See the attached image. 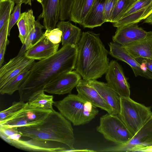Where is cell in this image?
Returning <instances> with one entry per match:
<instances>
[{
    "mask_svg": "<svg viewBox=\"0 0 152 152\" xmlns=\"http://www.w3.org/2000/svg\"><path fill=\"white\" fill-rule=\"evenodd\" d=\"M74 0H60L59 20L64 21L69 19L70 11Z\"/></svg>",
    "mask_w": 152,
    "mask_h": 152,
    "instance_id": "cell-31",
    "label": "cell"
},
{
    "mask_svg": "<svg viewBox=\"0 0 152 152\" xmlns=\"http://www.w3.org/2000/svg\"><path fill=\"white\" fill-rule=\"evenodd\" d=\"M95 0H74L71 8L69 20L82 25L85 18Z\"/></svg>",
    "mask_w": 152,
    "mask_h": 152,
    "instance_id": "cell-22",
    "label": "cell"
},
{
    "mask_svg": "<svg viewBox=\"0 0 152 152\" xmlns=\"http://www.w3.org/2000/svg\"><path fill=\"white\" fill-rule=\"evenodd\" d=\"M22 3L19 2L15 7L9 19L8 27V36L10 35L11 28L17 22L20 15L21 6Z\"/></svg>",
    "mask_w": 152,
    "mask_h": 152,
    "instance_id": "cell-33",
    "label": "cell"
},
{
    "mask_svg": "<svg viewBox=\"0 0 152 152\" xmlns=\"http://www.w3.org/2000/svg\"><path fill=\"white\" fill-rule=\"evenodd\" d=\"M76 88L77 92V95L79 97L109 114L113 113L111 106L103 99L97 91L88 84L87 81L81 79Z\"/></svg>",
    "mask_w": 152,
    "mask_h": 152,
    "instance_id": "cell-14",
    "label": "cell"
},
{
    "mask_svg": "<svg viewBox=\"0 0 152 152\" xmlns=\"http://www.w3.org/2000/svg\"><path fill=\"white\" fill-rule=\"evenodd\" d=\"M137 0H118L111 15L110 22L116 23L121 19L123 15Z\"/></svg>",
    "mask_w": 152,
    "mask_h": 152,
    "instance_id": "cell-27",
    "label": "cell"
},
{
    "mask_svg": "<svg viewBox=\"0 0 152 152\" xmlns=\"http://www.w3.org/2000/svg\"><path fill=\"white\" fill-rule=\"evenodd\" d=\"M152 12V3L147 7L129 15L117 22L113 23V25L117 28L130 24L137 23L145 20Z\"/></svg>",
    "mask_w": 152,
    "mask_h": 152,
    "instance_id": "cell-24",
    "label": "cell"
},
{
    "mask_svg": "<svg viewBox=\"0 0 152 152\" xmlns=\"http://www.w3.org/2000/svg\"><path fill=\"white\" fill-rule=\"evenodd\" d=\"M81 79V76L75 70L64 74L56 78L44 88L45 92L51 94H71Z\"/></svg>",
    "mask_w": 152,
    "mask_h": 152,
    "instance_id": "cell-12",
    "label": "cell"
},
{
    "mask_svg": "<svg viewBox=\"0 0 152 152\" xmlns=\"http://www.w3.org/2000/svg\"><path fill=\"white\" fill-rule=\"evenodd\" d=\"M12 1H13L15 3H16V4H18V2L19 0H12Z\"/></svg>",
    "mask_w": 152,
    "mask_h": 152,
    "instance_id": "cell-42",
    "label": "cell"
},
{
    "mask_svg": "<svg viewBox=\"0 0 152 152\" xmlns=\"http://www.w3.org/2000/svg\"><path fill=\"white\" fill-rule=\"evenodd\" d=\"M35 17L31 9L22 13L17 23L19 31L18 37L22 44L24 43L34 28Z\"/></svg>",
    "mask_w": 152,
    "mask_h": 152,
    "instance_id": "cell-23",
    "label": "cell"
},
{
    "mask_svg": "<svg viewBox=\"0 0 152 152\" xmlns=\"http://www.w3.org/2000/svg\"><path fill=\"white\" fill-rule=\"evenodd\" d=\"M53 105L75 126L88 123L99 112L90 102L71 94L62 100L54 101Z\"/></svg>",
    "mask_w": 152,
    "mask_h": 152,
    "instance_id": "cell-4",
    "label": "cell"
},
{
    "mask_svg": "<svg viewBox=\"0 0 152 152\" xmlns=\"http://www.w3.org/2000/svg\"><path fill=\"white\" fill-rule=\"evenodd\" d=\"M107 85L121 97H130V87L119 64L115 60L109 62L105 73Z\"/></svg>",
    "mask_w": 152,
    "mask_h": 152,
    "instance_id": "cell-9",
    "label": "cell"
},
{
    "mask_svg": "<svg viewBox=\"0 0 152 152\" xmlns=\"http://www.w3.org/2000/svg\"><path fill=\"white\" fill-rule=\"evenodd\" d=\"M60 0H44L41 4L42 12L39 18H43L46 30L56 28L59 19Z\"/></svg>",
    "mask_w": 152,
    "mask_h": 152,
    "instance_id": "cell-17",
    "label": "cell"
},
{
    "mask_svg": "<svg viewBox=\"0 0 152 152\" xmlns=\"http://www.w3.org/2000/svg\"><path fill=\"white\" fill-rule=\"evenodd\" d=\"M140 64H143L150 71L152 72V60L148 59L138 58H136Z\"/></svg>",
    "mask_w": 152,
    "mask_h": 152,
    "instance_id": "cell-37",
    "label": "cell"
},
{
    "mask_svg": "<svg viewBox=\"0 0 152 152\" xmlns=\"http://www.w3.org/2000/svg\"><path fill=\"white\" fill-rule=\"evenodd\" d=\"M28 102L20 101L14 102L8 108L1 111L0 113V123L10 118L26 106Z\"/></svg>",
    "mask_w": 152,
    "mask_h": 152,
    "instance_id": "cell-30",
    "label": "cell"
},
{
    "mask_svg": "<svg viewBox=\"0 0 152 152\" xmlns=\"http://www.w3.org/2000/svg\"><path fill=\"white\" fill-rule=\"evenodd\" d=\"M9 19L0 29V51L5 46L8 45L9 41L7 38Z\"/></svg>",
    "mask_w": 152,
    "mask_h": 152,
    "instance_id": "cell-36",
    "label": "cell"
},
{
    "mask_svg": "<svg viewBox=\"0 0 152 152\" xmlns=\"http://www.w3.org/2000/svg\"><path fill=\"white\" fill-rule=\"evenodd\" d=\"M26 139L46 142L66 146L74 151L75 137L70 122L59 112L52 110L41 122L31 125L14 127Z\"/></svg>",
    "mask_w": 152,
    "mask_h": 152,
    "instance_id": "cell-3",
    "label": "cell"
},
{
    "mask_svg": "<svg viewBox=\"0 0 152 152\" xmlns=\"http://www.w3.org/2000/svg\"><path fill=\"white\" fill-rule=\"evenodd\" d=\"M112 40L113 42L125 47L145 38L148 32L139 27L137 23L124 25L117 28Z\"/></svg>",
    "mask_w": 152,
    "mask_h": 152,
    "instance_id": "cell-13",
    "label": "cell"
},
{
    "mask_svg": "<svg viewBox=\"0 0 152 152\" xmlns=\"http://www.w3.org/2000/svg\"><path fill=\"white\" fill-rule=\"evenodd\" d=\"M152 3V0H138L130 9L123 15L121 19L129 15L147 7Z\"/></svg>",
    "mask_w": 152,
    "mask_h": 152,
    "instance_id": "cell-34",
    "label": "cell"
},
{
    "mask_svg": "<svg viewBox=\"0 0 152 152\" xmlns=\"http://www.w3.org/2000/svg\"><path fill=\"white\" fill-rule=\"evenodd\" d=\"M93 87L103 99L112 107V114L118 115L121 110V97L106 83L96 80L87 81Z\"/></svg>",
    "mask_w": 152,
    "mask_h": 152,
    "instance_id": "cell-16",
    "label": "cell"
},
{
    "mask_svg": "<svg viewBox=\"0 0 152 152\" xmlns=\"http://www.w3.org/2000/svg\"><path fill=\"white\" fill-rule=\"evenodd\" d=\"M8 144L19 149L29 151L57 152L61 150L57 145L46 142L21 138Z\"/></svg>",
    "mask_w": 152,
    "mask_h": 152,
    "instance_id": "cell-18",
    "label": "cell"
},
{
    "mask_svg": "<svg viewBox=\"0 0 152 152\" xmlns=\"http://www.w3.org/2000/svg\"><path fill=\"white\" fill-rule=\"evenodd\" d=\"M15 3L12 0H0V29L9 19Z\"/></svg>",
    "mask_w": 152,
    "mask_h": 152,
    "instance_id": "cell-29",
    "label": "cell"
},
{
    "mask_svg": "<svg viewBox=\"0 0 152 152\" xmlns=\"http://www.w3.org/2000/svg\"><path fill=\"white\" fill-rule=\"evenodd\" d=\"M109 54L112 57L128 64L132 68L135 77L141 76L152 80V72L143 64H140L131 56L122 46L114 42L109 44Z\"/></svg>",
    "mask_w": 152,
    "mask_h": 152,
    "instance_id": "cell-11",
    "label": "cell"
},
{
    "mask_svg": "<svg viewBox=\"0 0 152 152\" xmlns=\"http://www.w3.org/2000/svg\"><path fill=\"white\" fill-rule=\"evenodd\" d=\"M118 115L134 136L151 117L152 112L150 107L130 97H121V110Z\"/></svg>",
    "mask_w": 152,
    "mask_h": 152,
    "instance_id": "cell-5",
    "label": "cell"
},
{
    "mask_svg": "<svg viewBox=\"0 0 152 152\" xmlns=\"http://www.w3.org/2000/svg\"><path fill=\"white\" fill-rule=\"evenodd\" d=\"M96 130L105 139L116 145L126 144L134 136L118 115L112 114L102 116Z\"/></svg>",
    "mask_w": 152,
    "mask_h": 152,
    "instance_id": "cell-6",
    "label": "cell"
},
{
    "mask_svg": "<svg viewBox=\"0 0 152 152\" xmlns=\"http://www.w3.org/2000/svg\"><path fill=\"white\" fill-rule=\"evenodd\" d=\"M44 33L49 40L54 44H59L61 42L62 32L58 28L50 30H46Z\"/></svg>",
    "mask_w": 152,
    "mask_h": 152,
    "instance_id": "cell-32",
    "label": "cell"
},
{
    "mask_svg": "<svg viewBox=\"0 0 152 152\" xmlns=\"http://www.w3.org/2000/svg\"><path fill=\"white\" fill-rule=\"evenodd\" d=\"M143 23L152 24V12L144 20Z\"/></svg>",
    "mask_w": 152,
    "mask_h": 152,
    "instance_id": "cell-39",
    "label": "cell"
},
{
    "mask_svg": "<svg viewBox=\"0 0 152 152\" xmlns=\"http://www.w3.org/2000/svg\"><path fill=\"white\" fill-rule=\"evenodd\" d=\"M7 46H5L0 51V67H1L4 62V56Z\"/></svg>",
    "mask_w": 152,
    "mask_h": 152,
    "instance_id": "cell-38",
    "label": "cell"
},
{
    "mask_svg": "<svg viewBox=\"0 0 152 152\" xmlns=\"http://www.w3.org/2000/svg\"><path fill=\"white\" fill-rule=\"evenodd\" d=\"M152 146V115L126 144L105 148V152L143 151Z\"/></svg>",
    "mask_w": 152,
    "mask_h": 152,
    "instance_id": "cell-7",
    "label": "cell"
},
{
    "mask_svg": "<svg viewBox=\"0 0 152 152\" xmlns=\"http://www.w3.org/2000/svg\"><path fill=\"white\" fill-rule=\"evenodd\" d=\"M56 26L62 32V46L69 44L78 45L82 35L80 28L69 21H64L58 22Z\"/></svg>",
    "mask_w": 152,
    "mask_h": 152,
    "instance_id": "cell-21",
    "label": "cell"
},
{
    "mask_svg": "<svg viewBox=\"0 0 152 152\" xmlns=\"http://www.w3.org/2000/svg\"><path fill=\"white\" fill-rule=\"evenodd\" d=\"M53 96L45 93L43 90L38 91L33 94L28 102L30 105L47 110H53Z\"/></svg>",
    "mask_w": 152,
    "mask_h": 152,
    "instance_id": "cell-25",
    "label": "cell"
},
{
    "mask_svg": "<svg viewBox=\"0 0 152 152\" xmlns=\"http://www.w3.org/2000/svg\"><path fill=\"white\" fill-rule=\"evenodd\" d=\"M118 0H105L104 10L105 22H111V18L115 4Z\"/></svg>",
    "mask_w": 152,
    "mask_h": 152,
    "instance_id": "cell-35",
    "label": "cell"
},
{
    "mask_svg": "<svg viewBox=\"0 0 152 152\" xmlns=\"http://www.w3.org/2000/svg\"><path fill=\"white\" fill-rule=\"evenodd\" d=\"M38 2L40 3L41 4L43 2L44 0H36Z\"/></svg>",
    "mask_w": 152,
    "mask_h": 152,
    "instance_id": "cell-41",
    "label": "cell"
},
{
    "mask_svg": "<svg viewBox=\"0 0 152 152\" xmlns=\"http://www.w3.org/2000/svg\"><path fill=\"white\" fill-rule=\"evenodd\" d=\"M124 47L135 59L143 58L152 60V31L148 32L144 39Z\"/></svg>",
    "mask_w": 152,
    "mask_h": 152,
    "instance_id": "cell-19",
    "label": "cell"
},
{
    "mask_svg": "<svg viewBox=\"0 0 152 152\" xmlns=\"http://www.w3.org/2000/svg\"><path fill=\"white\" fill-rule=\"evenodd\" d=\"M32 0H19L18 3L20 2L22 4L24 3L25 4H28V5L31 6Z\"/></svg>",
    "mask_w": 152,
    "mask_h": 152,
    "instance_id": "cell-40",
    "label": "cell"
},
{
    "mask_svg": "<svg viewBox=\"0 0 152 152\" xmlns=\"http://www.w3.org/2000/svg\"><path fill=\"white\" fill-rule=\"evenodd\" d=\"M52 111L33 106L28 103L15 115L0 124L12 127L35 125L42 121Z\"/></svg>",
    "mask_w": 152,
    "mask_h": 152,
    "instance_id": "cell-8",
    "label": "cell"
},
{
    "mask_svg": "<svg viewBox=\"0 0 152 152\" xmlns=\"http://www.w3.org/2000/svg\"><path fill=\"white\" fill-rule=\"evenodd\" d=\"M77 54V45L69 44L51 56L35 62L18 90L20 101L28 102L33 94L43 90L48 84L74 69Z\"/></svg>",
    "mask_w": 152,
    "mask_h": 152,
    "instance_id": "cell-1",
    "label": "cell"
},
{
    "mask_svg": "<svg viewBox=\"0 0 152 152\" xmlns=\"http://www.w3.org/2000/svg\"><path fill=\"white\" fill-rule=\"evenodd\" d=\"M44 28H45L44 26L40 23L39 19L35 20L34 28L30 33L25 42L23 44L25 45L26 51L41 38L43 34L42 29Z\"/></svg>",
    "mask_w": 152,
    "mask_h": 152,
    "instance_id": "cell-28",
    "label": "cell"
},
{
    "mask_svg": "<svg viewBox=\"0 0 152 152\" xmlns=\"http://www.w3.org/2000/svg\"><path fill=\"white\" fill-rule=\"evenodd\" d=\"M35 60L24 55L18 56L11 59L0 69V87L9 82L26 69H30Z\"/></svg>",
    "mask_w": 152,
    "mask_h": 152,
    "instance_id": "cell-10",
    "label": "cell"
},
{
    "mask_svg": "<svg viewBox=\"0 0 152 152\" xmlns=\"http://www.w3.org/2000/svg\"><path fill=\"white\" fill-rule=\"evenodd\" d=\"M105 0H95L85 18L82 25L83 27L93 28L105 22L104 16Z\"/></svg>",
    "mask_w": 152,
    "mask_h": 152,
    "instance_id": "cell-20",
    "label": "cell"
},
{
    "mask_svg": "<svg viewBox=\"0 0 152 152\" xmlns=\"http://www.w3.org/2000/svg\"><path fill=\"white\" fill-rule=\"evenodd\" d=\"M77 47L75 69L83 80H96L105 74L109 63V52L99 34L91 31L83 32Z\"/></svg>",
    "mask_w": 152,
    "mask_h": 152,
    "instance_id": "cell-2",
    "label": "cell"
},
{
    "mask_svg": "<svg viewBox=\"0 0 152 152\" xmlns=\"http://www.w3.org/2000/svg\"><path fill=\"white\" fill-rule=\"evenodd\" d=\"M59 45V44L51 42L43 32L40 39L25 52L24 55L30 59L42 60L56 53L58 50Z\"/></svg>",
    "mask_w": 152,
    "mask_h": 152,
    "instance_id": "cell-15",
    "label": "cell"
},
{
    "mask_svg": "<svg viewBox=\"0 0 152 152\" xmlns=\"http://www.w3.org/2000/svg\"><path fill=\"white\" fill-rule=\"evenodd\" d=\"M30 69L24 71L0 87V94L2 95L7 94L11 95L16 91H18L28 75Z\"/></svg>",
    "mask_w": 152,
    "mask_h": 152,
    "instance_id": "cell-26",
    "label": "cell"
}]
</instances>
